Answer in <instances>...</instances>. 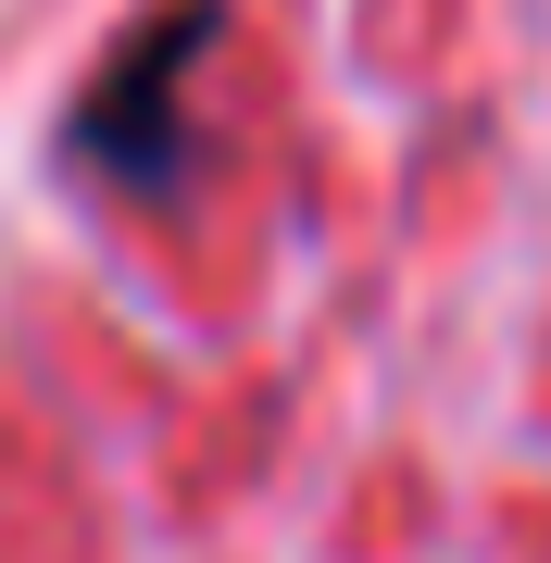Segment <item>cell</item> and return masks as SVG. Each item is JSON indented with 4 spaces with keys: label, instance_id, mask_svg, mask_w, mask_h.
Instances as JSON below:
<instances>
[{
    "label": "cell",
    "instance_id": "obj_1",
    "mask_svg": "<svg viewBox=\"0 0 551 563\" xmlns=\"http://www.w3.org/2000/svg\"><path fill=\"white\" fill-rule=\"evenodd\" d=\"M201 63V25H176L164 51L139 63V88H101L88 101V163H125V176H164V151H176V76Z\"/></svg>",
    "mask_w": 551,
    "mask_h": 563
}]
</instances>
